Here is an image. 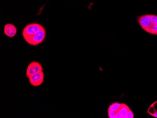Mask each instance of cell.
<instances>
[{"mask_svg":"<svg viewBox=\"0 0 157 118\" xmlns=\"http://www.w3.org/2000/svg\"><path fill=\"white\" fill-rule=\"evenodd\" d=\"M137 22L142 29L148 33H150L151 30L153 25L157 24L151 18V14L143 15L136 17Z\"/></svg>","mask_w":157,"mask_h":118,"instance_id":"6da1fadb","label":"cell"},{"mask_svg":"<svg viewBox=\"0 0 157 118\" xmlns=\"http://www.w3.org/2000/svg\"><path fill=\"white\" fill-rule=\"evenodd\" d=\"M38 23H31L27 25L23 30L22 36L25 41H27L31 37L43 28Z\"/></svg>","mask_w":157,"mask_h":118,"instance_id":"7a4b0ae2","label":"cell"},{"mask_svg":"<svg viewBox=\"0 0 157 118\" xmlns=\"http://www.w3.org/2000/svg\"><path fill=\"white\" fill-rule=\"evenodd\" d=\"M45 36V30L44 28L43 27L42 29L34 34L26 42L31 45H38L43 42V41L44 40Z\"/></svg>","mask_w":157,"mask_h":118,"instance_id":"3957f363","label":"cell"},{"mask_svg":"<svg viewBox=\"0 0 157 118\" xmlns=\"http://www.w3.org/2000/svg\"><path fill=\"white\" fill-rule=\"evenodd\" d=\"M41 71H42V67L39 63L36 61L32 62L27 67L26 72V76L29 78L31 76Z\"/></svg>","mask_w":157,"mask_h":118,"instance_id":"277c9868","label":"cell"},{"mask_svg":"<svg viewBox=\"0 0 157 118\" xmlns=\"http://www.w3.org/2000/svg\"><path fill=\"white\" fill-rule=\"evenodd\" d=\"M31 85L34 87H38L41 85L44 81V74L42 71L31 76L28 78Z\"/></svg>","mask_w":157,"mask_h":118,"instance_id":"5b68a950","label":"cell"},{"mask_svg":"<svg viewBox=\"0 0 157 118\" xmlns=\"http://www.w3.org/2000/svg\"><path fill=\"white\" fill-rule=\"evenodd\" d=\"M130 108L126 104L121 103V106L115 112V118H127Z\"/></svg>","mask_w":157,"mask_h":118,"instance_id":"8992f818","label":"cell"},{"mask_svg":"<svg viewBox=\"0 0 157 118\" xmlns=\"http://www.w3.org/2000/svg\"><path fill=\"white\" fill-rule=\"evenodd\" d=\"M17 29L15 25L11 24H7L4 27V33L9 37L13 38L17 33Z\"/></svg>","mask_w":157,"mask_h":118,"instance_id":"52a82bcc","label":"cell"},{"mask_svg":"<svg viewBox=\"0 0 157 118\" xmlns=\"http://www.w3.org/2000/svg\"><path fill=\"white\" fill-rule=\"evenodd\" d=\"M147 113L152 117L157 118V101L153 102L151 105L149 106L147 111Z\"/></svg>","mask_w":157,"mask_h":118,"instance_id":"ba28073f","label":"cell"},{"mask_svg":"<svg viewBox=\"0 0 157 118\" xmlns=\"http://www.w3.org/2000/svg\"><path fill=\"white\" fill-rule=\"evenodd\" d=\"M120 106H121V104L118 103V102H115V103L111 104L108 109H111V110H113L115 112L119 109Z\"/></svg>","mask_w":157,"mask_h":118,"instance_id":"9c48e42d","label":"cell"},{"mask_svg":"<svg viewBox=\"0 0 157 118\" xmlns=\"http://www.w3.org/2000/svg\"><path fill=\"white\" fill-rule=\"evenodd\" d=\"M108 116L109 118H115V112L111 109H108Z\"/></svg>","mask_w":157,"mask_h":118,"instance_id":"30bf717a","label":"cell"},{"mask_svg":"<svg viewBox=\"0 0 157 118\" xmlns=\"http://www.w3.org/2000/svg\"><path fill=\"white\" fill-rule=\"evenodd\" d=\"M134 118V114L133 113V112L131 111V110H129L128 111V115H127V118Z\"/></svg>","mask_w":157,"mask_h":118,"instance_id":"8fae6325","label":"cell"}]
</instances>
